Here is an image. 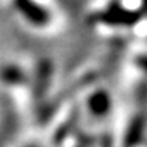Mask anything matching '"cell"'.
I'll list each match as a JSON object with an SVG mask.
<instances>
[{
	"label": "cell",
	"instance_id": "6da1fadb",
	"mask_svg": "<svg viewBox=\"0 0 147 147\" xmlns=\"http://www.w3.org/2000/svg\"><path fill=\"white\" fill-rule=\"evenodd\" d=\"M0 3L14 12L24 27L39 35H57L69 21L66 0H0Z\"/></svg>",
	"mask_w": 147,
	"mask_h": 147
}]
</instances>
